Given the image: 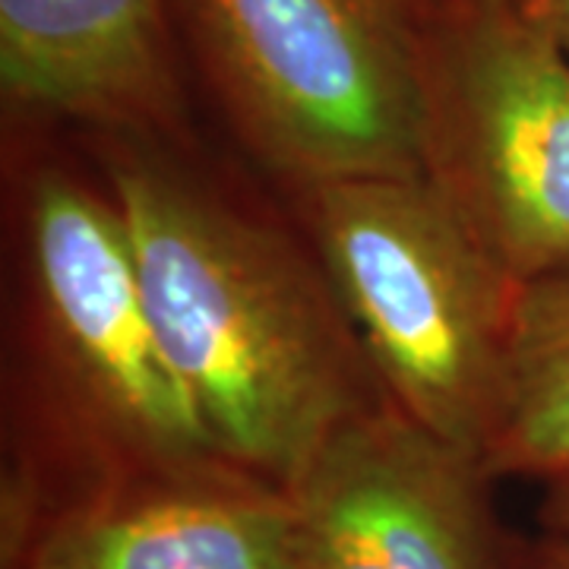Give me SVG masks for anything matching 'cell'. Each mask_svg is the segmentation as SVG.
<instances>
[{"label": "cell", "mask_w": 569, "mask_h": 569, "mask_svg": "<svg viewBox=\"0 0 569 569\" xmlns=\"http://www.w3.org/2000/svg\"><path fill=\"white\" fill-rule=\"evenodd\" d=\"M96 146L152 329L209 443L284 490L329 433L389 402L317 253L193 171L181 142Z\"/></svg>", "instance_id": "cell-1"}, {"label": "cell", "mask_w": 569, "mask_h": 569, "mask_svg": "<svg viewBox=\"0 0 569 569\" xmlns=\"http://www.w3.org/2000/svg\"><path fill=\"white\" fill-rule=\"evenodd\" d=\"M41 149L17 123L3 497L222 459L159 346L102 174Z\"/></svg>", "instance_id": "cell-2"}, {"label": "cell", "mask_w": 569, "mask_h": 569, "mask_svg": "<svg viewBox=\"0 0 569 569\" xmlns=\"http://www.w3.org/2000/svg\"><path fill=\"white\" fill-rule=\"evenodd\" d=\"M291 197L389 402L488 462L519 282L425 174Z\"/></svg>", "instance_id": "cell-3"}, {"label": "cell", "mask_w": 569, "mask_h": 569, "mask_svg": "<svg viewBox=\"0 0 569 569\" xmlns=\"http://www.w3.org/2000/svg\"><path fill=\"white\" fill-rule=\"evenodd\" d=\"M247 152L288 190L421 174L411 0H171Z\"/></svg>", "instance_id": "cell-4"}, {"label": "cell", "mask_w": 569, "mask_h": 569, "mask_svg": "<svg viewBox=\"0 0 569 569\" xmlns=\"http://www.w3.org/2000/svg\"><path fill=\"white\" fill-rule=\"evenodd\" d=\"M421 174L516 282L569 266V58L512 0H411Z\"/></svg>", "instance_id": "cell-5"}, {"label": "cell", "mask_w": 569, "mask_h": 569, "mask_svg": "<svg viewBox=\"0 0 569 569\" xmlns=\"http://www.w3.org/2000/svg\"><path fill=\"white\" fill-rule=\"evenodd\" d=\"M488 462L392 402L351 418L284 488L295 569H526Z\"/></svg>", "instance_id": "cell-6"}, {"label": "cell", "mask_w": 569, "mask_h": 569, "mask_svg": "<svg viewBox=\"0 0 569 569\" xmlns=\"http://www.w3.org/2000/svg\"><path fill=\"white\" fill-rule=\"evenodd\" d=\"M0 569H295L288 493L206 459L0 497Z\"/></svg>", "instance_id": "cell-7"}, {"label": "cell", "mask_w": 569, "mask_h": 569, "mask_svg": "<svg viewBox=\"0 0 569 569\" xmlns=\"http://www.w3.org/2000/svg\"><path fill=\"white\" fill-rule=\"evenodd\" d=\"M181 51L171 0H0L10 123L183 142Z\"/></svg>", "instance_id": "cell-8"}, {"label": "cell", "mask_w": 569, "mask_h": 569, "mask_svg": "<svg viewBox=\"0 0 569 569\" xmlns=\"http://www.w3.org/2000/svg\"><path fill=\"white\" fill-rule=\"evenodd\" d=\"M493 478H569V266L519 284L509 323Z\"/></svg>", "instance_id": "cell-9"}, {"label": "cell", "mask_w": 569, "mask_h": 569, "mask_svg": "<svg viewBox=\"0 0 569 569\" xmlns=\"http://www.w3.org/2000/svg\"><path fill=\"white\" fill-rule=\"evenodd\" d=\"M569 58V0H512Z\"/></svg>", "instance_id": "cell-10"}, {"label": "cell", "mask_w": 569, "mask_h": 569, "mask_svg": "<svg viewBox=\"0 0 569 569\" xmlns=\"http://www.w3.org/2000/svg\"><path fill=\"white\" fill-rule=\"evenodd\" d=\"M541 522L550 538L569 541V478L548 485V497L541 507Z\"/></svg>", "instance_id": "cell-11"}, {"label": "cell", "mask_w": 569, "mask_h": 569, "mask_svg": "<svg viewBox=\"0 0 569 569\" xmlns=\"http://www.w3.org/2000/svg\"><path fill=\"white\" fill-rule=\"evenodd\" d=\"M526 569H569V541L548 535V541L529 553V567Z\"/></svg>", "instance_id": "cell-12"}]
</instances>
